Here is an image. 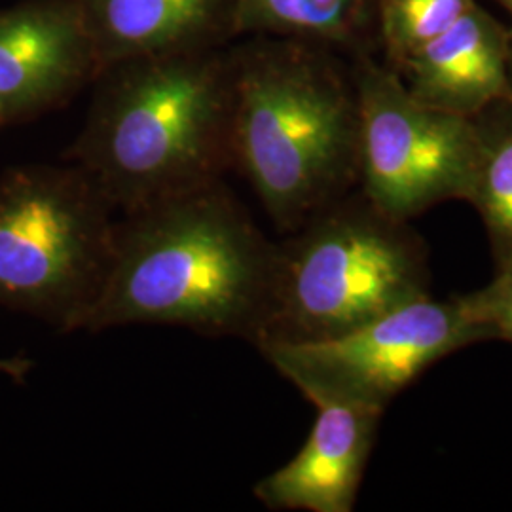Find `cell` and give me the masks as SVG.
<instances>
[{
    "label": "cell",
    "instance_id": "14",
    "mask_svg": "<svg viewBox=\"0 0 512 512\" xmlns=\"http://www.w3.org/2000/svg\"><path fill=\"white\" fill-rule=\"evenodd\" d=\"M476 0H376L387 65L418 50L458 23Z\"/></svg>",
    "mask_w": 512,
    "mask_h": 512
},
{
    "label": "cell",
    "instance_id": "5",
    "mask_svg": "<svg viewBox=\"0 0 512 512\" xmlns=\"http://www.w3.org/2000/svg\"><path fill=\"white\" fill-rule=\"evenodd\" d=\"M118 211L76 164L0 177V306L82 330L114 255Z\"/></svg>",
    "mask_w": 512,
    "mask_h": 512
},
{
    "label": "cell",
    "instance_id": "18",
    "mask_svg": "<svg viewBox=\"0 0 512 512\" xmlns=\"http://www.w3.org/2000/svg\"><path fill=\"white\" fill-rule=\"evenodd\" d=\"M497 2H499V4H503V6H505L509 12H511L512 16V0H497Z\"/></svg>",
    "mask_w": 512,
    "mask_h": 512
},
{
    "label": "cell",
    "instance_id": "2",
    "mask_svg": "<svg viewBox=\"0 0 512 512\" xmlns=\"http://www.w3.org/2000/svg\"><path fill=\"white\" fill-rule=\"evenodd\" d=\"M65 158L118 215L224 181L234 167L232 44L112 63Z\"/></svg>",
    "mask_w": 512,
    "mask_h": 512
},
{
    "label": "cell",
    "instance_id": "8",
    "mask_svg": "<svg viewBox=\"0 0 512 512\" xmlns=\"http://www.w3.org/2000/svg\"><path fill=\"white\" fill-rule=\"evenodd\" d=\"M97 74L71 0H25L0 10V128L67 105Z\"/></svg>",
    "mask_w": 512,
    "mask_h": 512
},
{
    "label": "cell",
    "instance_id": "9",
    "mask_svg": "<svg viewBox=\"0 0 512 512\" xmlns=\"http://www.w3.org/2000/svg\"><path fill=\"white\" fill-rule=\"evenodd\" d=\"M300 452L253 490L270 511L351 512L384 414L321 401Z\"/></svg>",
    "mask_w": 512,
    "mask_h": 512
},
{
    "label": "cell",
    "instance_id": "15",
    "mask_svg": "<svg viewBox=\"0 0 512 512\" xmlns=\"http://www.w3.org/2000/svg\"><path fill=\"white\" fill-rule=\"evenodd\" d=\"M465 296L478 321L494 332V338L512 344V262L495 268L494 279L486 287Z\"/></svg>",
    "mask_w": 512,
    "mask_h": 512
},
{
    "label": "cell",
    "instance_id": "3",
    "mask_svg": "<svg viewBox=\"0 0 512 512\" xmlns=\"http://www.w3.org/2000/svg\"><path fill=\"white\" fill-rule=\"evenodd\" d=\"M234 167L281 234L359 186L353 71L325 46L255 37L232 44Z\"/></svg>",
    "mask_w": 512,
    "mask_h": 512
},
{
    "label": "cell",
    "instance_id": "11",
    "mask_svg": "<svg viewBox=\"0 0 512 512\" xmlns=\"http://www.w3.org/2000/svg\"><path fill=\"white\" fill-rule=\"evenodd\" d=\"M101 69L112 63L209 50L238 38L236 0H71Z\"/></svg>",
    "mask_w": 512,
    "mask_h": 512
},
{
    "label": "cell",
    "instance_id": "7",
    "mask_svg": "<svg viewBox=\"0 0 512 512\" xmlns=\"http://www.w3.org/2000/svg\"><path fill=\"white\" fill-rule=\"evenodd\" d=\"M359 190L395 219L450 200L467 202L480 131L476 118L418 101L389 65L357 54Z\"/></svg>",
    "mask_w": 512,
    "mask_h": 512
},
{
    "label": "cell",
    "instance_id": "10",
    "mask_svg": "<svg viewBox=\"0 0 512 512\" xmlns=\"http://www.w3.org/2000/svg\"><path fill=\"white\" fill-rule=\"evenodd\" d=\"M507 57L509 29L475 4L391 69L421 103L475 118L494 103L512 101Z\"/></svg>",
    "mask_w": 512,
    "mask_h": 512
},
{
    "label": "cell",
    "instance_id": "1",
    "mask_svg": "<svg viewBox=\"0 0 512 512\" xmlns=\"http://www.w3.org/2000/svg\"><path fill=\"white\" fill-rule=\"evenodd\" d=\"M275 255L224 181L118 215L109 275L82 330L175 325L255 346Z\"/></svg>",
    "mask_w": 512,
    "mask_h": 512
},
{
    "label": "cell",
    "instance_id": "4",
    "mask_svg": "<svg viewBox=\"0 0 512 512\" xmlns=\"http://www.w3.org/2000/svg\"><path fill=\"white\" fill-rule=\"evenodd\" d=\"M429 289V251L410 220L387 215L355 188L277 243L255 348L336 338Z\"/></svg>",
    "mask_w": 512,
    "mask_h": 512
},
{
    "label": "cell",
    "instance_id": "16",
    "mask_svg": "<svg viewBox=\"0 0 512 512\" xmlns=\"http://www.w3.org/2000/svg\"><path fill=\"white\" fill-rule=\"evenodd\" d=\"M33 368V361L25 357H12V359H0V372L10 376L14 382L21 384L29 370Z\"/></svg>",
    "mask_w": 512,
    "mask_h": 512
},
{
    "label": "cell",
    "instance_id": "13",
    "mask_svg": "<svg viewBox=\"0 0 512 512\" xmlns=\"http://www.w3.org/2000/svg\"><path fill=\"white\" fill-rule=\"evenodd\" d=\"M475 118L480 148L467 203L486 226L499 268L512 262V101L494 103Z\"/></svg>",
    "mask_w": 512,
    "mask_h": 512
},
{
    "label": "cell",
    "instance_id": "12",
    "mask_svg": "<svg viewBox=\"0 0 512 512\" xmlns=\"http://www.w3.org/2000/svg\"><path fill=\"white\" fill-rule=\"evenodd\" d=\"M376 0H236L238 37L291 38L317 46H357Z\"/></svg>",
    "mask_w": 512,
    "mask_h": 512
},
{
    "label": "cell",
    "instance_id": "17",
    "mask_svg": "<svg viewBox=\"0 0 512 512\" xmlns=\"http://www.w3.org/2000/svg\"><path fill=\"white\" fill-rule=\"evenodd\" d=\"M507 76H509V90L512 99V29H509V57H507Z\"/></svg>",
    "mask_w": 512,
    "mask_h": 512
},
{
    "label": "cell",
    "instance_id": "6",
    "mask_svg": "<svg viewBox=\"0 0 512 512\" xmlns=\"http://www.w3.org/2000/svg\"><path fill=\"white\" fill-rule=\"evenodd\" d=\"M492 338L465 294H429L336 338L256 349L311 404L334 401L384 414L429 366Z\"/></svg>",
    "mask_w": 512,
    "mask_h": 512
}]
</instances>
